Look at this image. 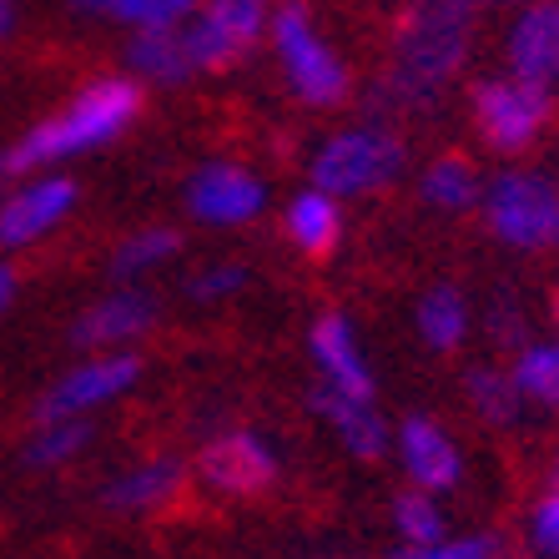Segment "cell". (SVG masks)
Returning a JSON list of instances; mask_svg holds the SVG:
<instances>
[{"label": "cell", "mask_w": 559, "mask_h": 559, "mask_svg": "<svg viewBox=\"0 0 559 559\" xmlns=\"http://www.w3.org/2000/svg\"><path fill=\"white\" fill-rule=\"evenodd\" d=\"M479 0H408L393 21L383 96L404 111H429L459 81L474 51Z\"/></svg>", "instance_id": "1"}, {"label": "cell", "mask_w": 559, "mask_h": 559, "mask_svg": "<svg viewBox=\"0 0 559 559\" xmlns=\"http://www.w3.org/2000/svg\"><path fill=\"white\" fill-rule=\"evenodd\" d=\"M142 106H146V86L131 71H111V76L86 81L61 111L40 117L21 142H11L0 152V182H11V177L21 182L31 171H51L61 162H71V156H86L96 146L117 142L121 131L136 127Z\"/></svg>", "instance_id": "2"}, {"label": "cell", "mask_w": 559, "mask_h": 559, "mask_svg": "<svg viewBox=\"0 0 559 559\" xmlns=\"http://www.w3.org/2000/svg\"><path fill=\"white\" fill-rule=\"evenodd\" d=\"M408 171V142L383 121H358L318 142L308 162V182L323 187L338 202H358V197L389 192Z\"/></svg>", "instance_id": "3"}, {"label": "cell", "mask_w": 559, "mask_h": 559, "mask_svg": "<svg viewBox=\"0 0 559 559\" xmlns=\"http://www.w3.org/2000/svg\"><path fill=\"white\" fill-rule=\"evenodd\" d=\"M267 46H273L287 86H293V96H298L302 106H312V111H333V106H343L353 96L348 61L333 51V40L318 31V21L308 15L302 0H277L273 5Z\"/></svg>", "instance_id": "4"}, {"label": "cell", "mask_w": 559, "mask_h": 559, "mask_svg": "<svg viewBox=\"0 0 559 559\" xmlns=\"http://www.w3.org/2000/svg\"><path fill=\"white\" fill-rule=\"evenodd\" d=\"M479 217L509 252H549L559 248V187L545 171L504 167L484 182Z\"/></svg>", "instance_id": "5"}, {"label": "cell", "mask_w": 559, "mask_h": 559, "mask_svg": "<svg viewBox=\"0 0 559 559\" xmlns=\"http://www.w3.org/2000/svg\"><path fill=\"white\" fill-rule=\"evenodd\" d=\"M468 121L495 156H524L555 121V92L514 76V71L479 76L468 86Z\"/></svg>", "instance_id": "6"}, {"label": "cell", "mask_w": 559, "mask_h": 559, "mask_svg": "<svg viewBox=\"0 0 559 559\" xmlns=\"http://www.w3.org/2000/svg\"><path fill=\"white\" fill-rule=\"evenodd\" d=\"M277 0H202L182 21V36L192 46L197 71H227L242 56L267 40Z\"/></svg>", "instance_id": "7"}, {"label": "cell", "mask_w": 559, "mask_h": 559, "mask_svg": "<svg viewBox=\"0 0 559 559\" xmlns=\"http://www.w3.org/2000/svg\"><path fill=\"white\" fill-rule=\"evenodd\" d=\"M142 383V358L136 348H111V353H92L76 368H66L51 389L36 399L31 418H92L96 408L127 399Z\"/></svg>", "instance_id": "8"}, {"label": "cell", "mask_w": 559, "mask_h": 559, "mask_svg": "<svg viewBox=\"0 0 559 559\" xmlns=\"http://www.w3.org/2000/svg\"><path fill=\"white\" fill-rule=\"evenodd\" d=\"M192 474L217 499H258L277 484V454L262 433L233 424V429H217L202 439Z\"/></svg>", "instance_id": "9"}, {"label": "cell", "mask_w": 559, "mask_h": 559, "mask_svg": "<svg viewBox=\"0 0 559 559\" xmlns=\"http://www.w3.org/2000/svg\"><path fill=\"white\" fill-rule=\"evenodd\" d=\"M81 202V182L66 171H31L0 197V248L21 252L51 237Z\"/></svg>", "instance_id": "10"}, {"label": "cell", "mask_w": 559, "mask_h": 559, "mask_svg": "<svg viewBox=\"0 0 559 559\" xmlns=\"http://www.w3.org/2000/svg\"><path fill=\"white\" fill-rule=\"evenodd\" d=\"M187 217L202 227H248L267 212V187L242 162H202L182 187Z\"/></svg>", "instance_id": "11"}, {"label": "cell", "mask_w": 559, "mask_h": 559, "mask_svg": "<svg viewBox=\"0 0 559 559\" xmlns=\"http://www.w3.org/2000/svg\"><path fill=\"white\" fill-rule=\"evenodd\" d=\"M162 318L156 293H146L142 283H117L111 293L76 312L71 323V348L81 353H111V348H136Z\"/></svg>", "instance_id": "12"}, {"label": "cell", "mask_w": 559, "mask_h": 559, "mask_svg": "<svg viewBox=\"0 0 559 559\" xmlns=\"http://www.w3.org/2000/svg\"><path fill=\"white\" fill-rule=\"evenodd\" d=\"M393 454H399V468L404 479L429 489V495H449L464 479V449L439 418L429 414H408L399 429H393Z\"/></svg>", "instance_id": "13"}, {"label": "cell", "mask_w": 559, "mask_h": 559, "mask_svg": "<svg viewBox=\"0 0 559 559\" xmlns=\"http://www.w3.org/2000/svg\"><path fill=\"white\" fill-rule=\"evenodd\" d=\"M504 71L559 92V0H520L504 26Z\"/></svg>", "instance_id": "14"}, {"label": "cell", "mask_w": 559, "mask_h": 559, "mask_svg": "<svg viewBox=\"0 0 559 559\" xmlns=\"http://www.w3.org/2000/svg\"><path fill=\"white\" fill-rule=\"evenodd\" d=\"M308 408L323 418L328 429H333V439H338L353 459H364V464H373V459H383L393 449V424L364 393H343L318 378L308 389Z\"/></svg>", "instance_id": "15"}, {"label": "cell", "mask_w": 559, "mask_h": 559, "mask_svg": "<svg viewBox=\"0 0 559 559\" xmlns=\"http://www.w3.org/2000/svg\"><path fill=\"white\" fill-rule=\"evenodd\" d=\"M308 353H312V368H318L323 383L373 399V364H368V353H364V343H358V328H353L348 312H318L308 328Z\"/></svg>", "instance_id": "16"}, {"label": "cell", "mask_w": 559, "mask_h": 559, "mask_svg": "<svg viewBox=\"0 0 559 559\" xmlns=\"http://www.w3.org/2000/svg\"><path fill=\"white\" fill-rule=\"evenodd\" d=\"M192 468L182 464L177 454H156V459H142V464L121 468L117 479H106L102 489V504L117 509V514H156L167 509L171 499L187 489Z\"/></svg>", "instance_id": "17"}, {"label": "cell", "mask_w": 559, "mask_h": 559, "mask_svg": "<svg viewBox=\"0 0 559 559\" xmlns=\"http://www.w3.org/2000/svg\"><path fill=\"white\" fill-rule=\"evenodd\" d=\"M127 71L142 86H156V92H177L192 76H202L192 61V46H187L182 26H152V31H131L127 51H121Z\"/></svg>", "instance_id": "18"}, {"label": "cell", "mask_w": 559, "mask_h": 559, "mask_svg": "<svg viewBox=\"0 0 559 559\" xmlns=\"http://www.w3.org/2000/svg\"><path fill=\"white\" fill-rule=\"evenodd\" d=\"M283 233H287V242H293L302 258H328V252H338V242H343V202L338 197H328L323 187L308 182L302 192L287 197Z\"/></svg>", "instance_id": "19"}, {"label": "cell", "mask_w": 559, "mask_h": 559, "mask_svg": "<svg viewBox=\"0 0 559 559\" xmlns=\"http://www.w3.org/2000/svg\"><path fill=\"white\" fill-rule=\"evenodd\" d=\"M414 328L429 353H459L474 333V308H468L459 283H433L424 287V298L414 308Z\"/></svg>", "instance_id": "20"}, {"label": "cell", "mask_w": 559, "mask_h": 559, "mask_svg": "<svg viewBox=\"0 0 559 559\" xmlns=\"http://www.w3.org/2000/svg\"><path fill=\"white\" fill-rule=\"evenodd\" d=\"M418 197H424V207L459 217V212L479 207L484 177H479V167H474L468 156L443 152V156H429V162H424V171H418Z\"/></svg>", "instance_id": "21"}, {"label": "cell", "mask_w": 559, "mask_h": 559, "mask_svg": "<svg viewBox=\"0 0 559 559\" xmlns=\"http://www.w3.org/2000/svg\"><path fill=\"white\" fill-rule=\"evenodd\" d=\"M182 233L177 227H167V222H152V227H136V233H127L111 248V258H106V273H111V283H142V277H152L156 267H167L177 252H182Z\"/></svg>", "instance_id": "22"}, {"label": "cell", "mask_w": 559, "mask_h": 559, "mask_svg": "<svg viewBox=\"0 0 559 559\" xmlns=\"http://www.w3.org/2000/svg\"><path fill=\"white\" fill-rule=\"evenodd\" d=\"M464 399H468V408H474L484 424H495V429L520 424V414H524L520 383H514V373H509V368H499V364L464 368Z\"/></svg>", "instance_id": "23"}, {"label": "cell", "mask_w": 559, "mask_h": 559, "mask_svg": "<svg viewBox=\"0 0 559 559\" xmlns=\"http://www.w3.org/2000/svg\"><path fill=\"white\" fill-rule=\"evenodd\" d=\"M197 5H202V0H71V11L76 15L111 21V26H127V31L182 26Z\"/></svg>", "instance_id": "24"}, {"label": "cell", "mask_w": 559, "mask_h": 559, "mask_svg": "<svg viewBox=\"0 0 559 559\" xmlns=\"http://www.w3.org/2000/svg\"><path fill=\"white\" fill-rule=\"evenodd\" d=\"M92 443V418H36L26 449H21V464L26 468H66L76 464Z\"/></svg>", "instance_id": "25"}, {"label": "cell", "mask_w": 559, "mask_h": 559, "mask_svg": "<svg viewBox=\"0 0 559 559\" xmlns=\"http://www.w3.org/2000/svg\"><path fill=\"white\" fill-rule=\"evenodd\" d=\"M509 373H514V383H520L524 404L559 408V338L514 348L509 353Z\"/></svg>", "instance_id": "26"}, {"label": "cell", "mask_w": 559, "mask_h": 559, "mask_svg": "<svg viewBox=\"0 0 559 559\" xmlns=\"http://www.w3.org/2000/svg\"><path fill=\"white\" fill-rule=\"evenodd\" d=\"M389 520H393V530H399V545H433V539L449 534V514H443L439 495L418 489V484H408V489L393 495Z\"/></svg>", "instance_id": "27"}, {"label": "cell", "mask_w": 559, "mask_h": 559, "mask_svg": "<svg viewBox=\"0 0 559 559\" xmlns=\"http://www.w3.org/2000/svg\"><path fill=\"white\" fill-rule=\"evenodd\" d=\"M389 559H504V539L489 530L474 534H443L433 545H399Z\"/></svg>", "instance_id": "28"}, {"label": "cell", "mask_w": 559, "mask_h": 559, "mask_svg": "<svg viewBox=\"0 0 559 559\" xmlns=\"http://www.w3.org/2000/svg\"><path fill=\"white\" fill-rule=\"evenodd\" d=\"M248 277L252 273L242 262H207V267H197V273L182 277V298L187 302H227L248 287Z\"/></svg>", "instance_id": "29"}, {"label": "cell", "mask_w": 559, "mask_h": 559, "mask_svg": "<svg viewBox=\"0 0 559 559\" xmlns=\"http://www.w3.org/2000/svg\"><path fill=\"white\" fill-rule=\"evenodd\" d=\"M484 328H489V338L499 343V348H524L530 343V312H524L520 298H509V293H495V298L484 302Z\"/></svg>", "instance_id": "30"}, {"label": "cell", "mask_w": 559, "mask_h": 559, "mask_svg": "<svg viewBox=\"0 0 559 559\" xmlns=\"http://www.w3.org/2000/svg\"><path fill=\"white\" fill-rule=\"evenodd\" d=\"M524 534H530V549L539 559H559V484H545V495L530 504Z\"/></svg>", "instance_id": "31"}, {"label": "cell", "mask_w": 559, "mask_h": 559, "mask_svg": "<svg viewBox=\"0 0 559 559\" xmlns=\"http://www.w3.org/2000/svg\"><path fill=\"white\" fill-rule=\"evenodd\" d=\"M15 293H21V273H15L11 262H0V318H5V312H11Z\"/></svg>", "instance_id": "32"}, {"label": "cell", "mask_w": 559, "mask_h": 559, "mask_svg": "<svg viewBox=\"0 0 559 559\" xmlns=\"http://www.w3.org/2000/svg\"><path fill=\"white\" fill-rule=\"evenodd\" d=\"M15 31V0H0V40Z\"/></svg>", "instance_id": "33"}, {"label": "cell", "mask_w": 559, "mask_h": 559, "mask_svg": "<svg viewBox=\"0 0 559 559\" xmlns=\"http://www.w3.org/2000/svg\"><path fill=\"white\" fill-rule=\"evenodd\" d=\"M549 484H559V443H555V454H549Z\"/></svg>", "instance_id": "34"}, {"label": "cell", "mask_w": 559, "mask_h": 559, "mask_svg": "<svg viewBox=\"0 0 559 559\" xmlns=\"http://www.w3.org/2000/svg\"><path fill=\"white\" fill-rule=\"evenodd\" d=\"M549 312H555V338H559V293H555V308H549Z\"/></svg>", "instance_id": "35"}, {"label": "cell", "mask_w": 559, "mask_h": 559, "mask_svg": "<svg viewBox=\"0 0 559 559\" xmlns=\"http://www.w3.org/2000/svg\"><path fill=\"white\" fill-rule=\"evenodd\" d=\"M479 5H520V0H479Z\"/></svg>", "instance_id": "36"}, {"label": "cell", "mask_w": 559, "mask_h": 559, "mask_svg": "<svg viewBox=\"0 0 559 559\" xmlns=\"http://www.w3.org/2000/svg\"><path fill=\"white\" fill-rule=\"evenodd\" d=\"M328 559H358V555H328Z\"/></svg>", "instance_id": "37"}]
</instances>
